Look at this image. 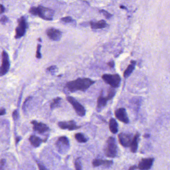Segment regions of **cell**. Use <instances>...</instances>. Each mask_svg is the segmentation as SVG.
<instances>
[{
	"label": "cell",
	"mask_w": 170,
	"mask_h": 170,
	"mask_svg": "<svg viewBox=\"0 0 170 170\" xmlns=\"http://www.w3.org/2000/svg\"><path fill=\"white\" fill-rule=\"evenodd\" d=\"M134 136L130 133H120L118 135L119 141L123 147H130Z\"/></svg>",
	"instance_id": "9"
},
{
	"label": "cell",
	"mask_w": 170,
	"mask_h": 170,
	"mask_svg": "<svg viewBox=\"0 0 170 170\" xmlns=\"http://www.w3.org/2000/svg\"><path fill=\"white\" fill-rule=\"evenodd\" d=\"M114 89V88H110L108 90L107 96L106 97V98H107L108 100L111 99L114 97V96H115V94H116V91Z\"/></svg>",
	"instance_id": "24"
},
{
	"label": "cell",
	"mask_w": 170,
	"mask_h": 170,
	"mask_svg": "<svg viewBox=\"0 0 170 170\" xmlns=\"http://www.w3.org/2000/svg\"><path fill=\"white\" fill-rule=\"evenodd\" d=\"M107 65H108L110 68H113L114 67L115 64H114V61L111 60L110 61H109V62L108 63Z\"/></svg>",
	"instance_id": "33"
},
{
	"label": "cell",
	"mask_w": 170,
	"mask_h": 170,
	"mask_svg": "<svg viewBox=\"0 0 170 170\" xmlns=\"http://www.w3.org/2000/svg\"><path fill=\"white\" fill-rule=\"evenodd\" d=\"M95 83V81L89 78H78L67 82L66 87L70 92L78 91L85 92Z\"/></svg>",
	"instance_id": "1"
},
{
	"label": "cell",
	"mask_w": 170,
	"mask_h": 170,
	"mask_svg": "<svg viewBox=\"0 0 170 170\" xmlns=\"http://www.w3.org/2000/svg\"><path fill=\"white\" fill-rule=\"evenodd\" d=\"M136 168V166H132L128 170H135Z\"/></svg>",
	"instance_id": "36"
},
{
	"label": "cell",
	"mask_w": 170,
	"mask_h": 170,
	"mask_svg": "<svg viewBox=\"0 0 170 170\" xmlns=\"http://www.w3.org/2000/svg\"><path fill=\"white\" fill-rule=\"evenodd\" d=\"M6 109L4 108H1V111H0V115H5L6 114Z\"/></svg>",
	"instance_id": "34"
},
{
	"label": "cell",
	"mask_w": 170,
	"mask_h": 170,
	"mask_svg": "<svg viewBox=\"0 0 170 170\" xmlns=\"http://www.w3.org/2000/svg\"><path fill=\"white\" fill-rule=\"evenodd\" d=\"M136 63V62L135 61H131L130 64L128 65L126 69L125 70V71L124 72L123 76L124 78H127L128 77L130 76L131 73L134 70L135 67Z\"/></svg>",
	"instance_id": "19"
},
{
	"label": "cell",
	"mask_w": 170,
	"mask_h": 170,
	"mask_svg": "<svg viewBox=\"0 0 170 170\" xmlns=\"http://www.w3.org/2000/svg\"><path fill=\"white\" fill-rule=\"evenodd\" d=\"M10 67V62L9 59V55L7 52L3 51L2 53V64L0 68L1 76L6 75L9 71Z\"/></svg>",
	"instance_id": "8"
},
{
	"label": "cell",
	"mask_w": 170,
	"mask_h": 170,
	"mask_svg": "<svg viewBox=\"0 0 170 170\" xmlns=\"http://www.w3.org/2000/svg\"><path fill=\"white\" fill-rule=\"evenodd\" d=\"M113 164V161L110 160H102V159H94L92 162V165L95 167L100 166L105 167H110Z\"/></svg>",
	"instance_id": "15"
},
{
	"label": "cell",
	"mask_w": 170,
	"mask_h": 170,
	"mask_svg": "<svg viewBox=\"0 0 170 170\" xmlns=\"http://www.w3.org/2000/svg\"><path fill=\"white\" fill-rule=\"evenodd\" d=\"M5 11V8L3 6V5H1V14H3Z\"/></svg>",
	"instance_id": "35"
},
{
	"label": "cell",
	"mask_w": 170,
	"mask_h": 170,
	"mask_svg": "<svg viewBox=\"0 0 170 170\" xmlns=\"http://www.w3.org/2000/svg\"><path fill=\"white\" fill-rule=\"evenodd\" d=\"M47 35L51 41H57L61 39L62 32L61 31L54 28H51L47 30Z\"/></svg>",
	"instance_id": "11"
},
{
	"label": "cell",
	"mask_w": 170,
	"mask_h": 170,
	"mask_svg": "<svg viewBox=\"0 0 170 170\" xmlns=\"http://www.w3.org/2000/svg\"><path fill=\"white\" fill-rule=\"evenodd\" d=\"M29 141L31 144L35 147H39L42 142L44 141V140L36 135H31L29 137Z\"/></svg>",
	"instance_id": "20"
},
{
	"label": "cell",
	"mask_w": 170,
	"mask_h": 170,
	"mask_svg": "<svg viewBox=\"0 0 170 170\" xmlns=\"http://www.w3.org/2000/svg\"><path fill=\"white\" fill-rule=\"evenodd\" d=\"M57 70V67L55 66V65L51 66L49 67L48 68H47V70L48 72H51V73H54V72H56Z\"/></svg>",
	"instance_id": "29"
},
{
	"label": "cell",
	"mask_w": 170,
	"mask_h": 170,
	"mask_svg": "<svg viewBox=\"0 0 170 170\" xmlns=\"http://www.w3.org/2000/svg\"><path fill=\"white\" fill-rule=\"evenodd\" d=\"M74 166H75V168H76V170H82V163H81V161H80V159L77 158L75 161Z\"/></svg>",
	"instance_id": "25"
},
{
	"label": "cell",
	"mask_w": 170,
	"mask_h": 170,
	"mask_svg": "<svg viewBox=\"0 0 170 170\" xmlns=\"http://www.w3.org/2000/svg\"><path fill=\"white\" fill-rule=\"evenodd\" d=\"M38 166L39 170H48L44 165L41 164V163H38Z\"/></svg>",
	"instance_id": "32"
},
{
	"label": "cell",
	"mask_w": 170,
	"mask_h": 170,
	"mask_svg": "<svg viewBox=\"0 0 170 170\" xmlns=\"http://www.w3.org/2000/svg\"><path fill=\"white\" fill-rule=\"evenodd\" d=\"M66 99L71 104L76 113L80 117H84L85 115L86 110L85 107L73 97H67Z\"/></svg>",
	"instance_id": "7"
},
{
	"label": "cell",
	"mask_w": 170,
	"mask_h": 170,
	"mask_svg": "<svg viewBox=\"0 0 170 170\" xmlns=\"http://www.w3.org/2000/svg\"><path fill=\"white\" fill-rule=\"evenodd\" d=\"M108 100L107 98L103 97V96L101 95L98 97L97 99V107L96 110L98 112L101 111L103 108L106 106Z\"/></svg>",
	"instance_id": "16"
},
{
	"label": "cell",
	"mask_w": 170,
	"mask_h": 170,
	"mask_svg": "<svg viewBox=\"0 0 170 170\" xmlns=\"http://www.w3.org/2000/svg\"><path fill=\"white\" fill-rule=\"evenodd\" d=\"M58 126L62 129H67L70 131L77 130L81 126H77L74 120L68 121H60L58 123Z\"/></svg>",
	"instance_id": "10"
},
{
	"label": "cell",
	"mask_w": 170,
	"mask_h": 170,
	"mask_svg": "<svg viewBox=\"0 0 170 170\" xmlns=\"http://www.w3.org/2000/svg\"><path fill=\"white\" fill-rule=\"evenodd\" d=\"M55 145L60 153L65 154L70 149V142L67 137L63 136L58 138L55 143Z\"/></svg>",
	"instance_id": "6"
},
{
	"label": "cell",
	"mask_w": 170,
	"mask_h": 170,
	"mask_svg": "<svg viewBox=\"0 0 170 170\" xmlns=\"http://www.w3.org/2000/svg\"><path fill=\"white\" fill-rule=\"evenodd\" d=\"M139 137L140 134L139 133H137L134 136V138H133L132 142L130 145L131 151L133 153H135L137 151Z\"/></svg>",
	"instance_id": "18"
},
{
	"label": "cell",
	"mask_w": 170,
	"mask_h": 170,
	"mask_svg": "<svg viewBox=\"0 0 170 170\" xmlns=\"http://www.w3.org/2000/svg\"><path fill=\"white\" fill-rule=\"evenodd\" d=\"M102 78L105 82L114 89L118 88L120 84V76L117 74H104L102 76Z\"/></svg>",
	"instance_id": "5"
},
{
	"label": "cell",
	"mask_w": 170,
	"mask_h": 170,
	"mask_svg": "<svg viewBox=\"0 0 170 170\" xmlns=\"http://www.w3.org/2000/svg\"><path fill=\"white\" fill-rule=\"evenodd\" d=\"M8 21V17L5 16H3L2 17L1 19V23H5Z\"/></svg>",
	"instance_id": "31"
},
{
	"label": "cell",
	"mask_w": 170,
	"mask_h": 170,
	"mask_svg": "<svg viewBox=\"0 0 170 170\" xmlns=\"http://www.w3.org/2000/svg\"><path fill=\"white\" fill-rule=\"evenodd\" d=\"M39 41H42V40H41V38H39Z\"/></svg>",
	"instance_id": "38"
},
{
	"label": "cell",
	"mask_w": 170,
	"mask_h": 170,
	"mask_svg": "<svg viewBox=\"0 0 170 170\" xmlns=\"http://www.w3.org/2000/svg\"><path fill=\"white\" fill-rule=\"evenodd\" d=\"M90 25L91 29H104L106 28L108 26L104 20H99L98 22H91Z\"/></svg>",
	"instance_id": "17"
},
{
	"label": "cell",
	"mask_w": 170,
	"mask_h": 170,
	"mask_svg": "<svg viewBox=\"0 0 170 170\" xmlns=\"http://www.w3.org/2000/svg\"><path fill=\"white\" fill-rule=\"evenodd\" d=\"M75 138L79 143H85L88 141L87 138L82 133H77L75 134Z\"/></svg>",
	"instance_id": "22"
},
{
	"label": "cell",
	"mask_w": 170,
	"mask_h": 170,
	"mask_svg": "<svg viewBox=\"0 0 170 170\" xmlns=\"http://www.w3.org/2000/svg\"><path fill=\"white\" fill-rule=\"evenodd\" d=\"M33 125V129L39 134H43L50 130V128L44 123H39L36 120L31 121Z\"/></svg>",
	"instance_id": "14"
},
{
	"label": "cell",
	"mask_w": 170,
	"mask_h": 170,
	"mask_svg": "<svg viewBox=\"0 0 170 170\" xmlns=\"http://www.w3.org/2000/svg\"><path fill=\"white\" fill-rule=\"evenodd\" d=\"M12 116H13V118L15 120H16L19 119V114L17 110H15V111H13V113L12 114Z\"/></svg>",
	"instance_id": "30"
},
{
	"label": "cell",
	"mask_w": 170,
	"mask_h": 170,
	"mask_svg": "<svg viewBox=\"0 0 170 170\" xmlns=\"http://www.w3.org/2000/svg\"><path fill=\"white\" fill-rule=\"evenodd\" d=\"M115 115L117 119L122 123L127 124L129 122L126 111L124 108H121L117 109L115 111Z\"/></svg>",
	"instance_id": "13"
},
{
	"label": "cell",
	"mask_w": 170,
	"mask_h": 170,
	"mask_svg": "<svg viewBox=\"0 0 170 170\" xmlns=\"http://www.w3.org/2000/svg\"><path fill=\"white\" fill-rule=\"evenodd\" d=\"M154 159L153 158L142 159L139 162L138 168L140 170H149L153 166Z\"/></svg>",
	"instance_id": "12"
},
{
	"label": "cell",
	"mask_w": 170,
	"mask_h": 170,
	"mask_svg": "<svg viewBox=\"0 0 170 170\" xmlns=\"http://www.w3.org/2000/svg\"><path fill=\"white\" fill-rule=\"evenodd\" d=\"M105 155L107 157L113 158L117 154V146L115 139L113 137H109L107 141L106 147L105 149Z\"/></svg>",
	"instance_id": "3"
},
{
	"label": "cell",
	"mask_w": 170,
	"mask_h": 170,
	"mask_svg": "<svg viewBox=\"0 0 170 170\" xmlns=\"http://www.w3.org/2000/svg\"><path fill=\"white\" fill-rule=\"evenodd\" d=\"M61 20L62 22L66 23H73L74 21L73 18L70 17H63V18H61Z\"/></svg>",
	"instance_id": "27"
},
{
	"label": "cell",
	"mask_w": 170,
	"mask_h": 170,
	"mask_svg": "<svg viewBox=\"0 0 170 170\" xmlns=\"http://www.w3.org/2000/svg\"><path fill=\"white\" fill-rule=\"evenodd\" d=\"M60 101H61V98L60 97H57L56 98L53 99L52 102L50 105V107L51 109L57 108L60 107Z\"/></svg>",
	"instance_id": "23"
},
{
	"label": "cell",
	"mask_w": 170,
	"mask_h": 170,
	"mask_svg": "<svg viewBox=\"0 0 170 170\" xmlns=\"http://www.w3.org/2000/svg\"><path fill=\"white\" fill-rule=\"evenodd\" d=\"M29 13L34 16H39L41 19L46 20H52L54 14V11L52 9L42 6L31 8Z\"/></svg>",
	"instance_id": "2"
},
{
	"label": "cell",
	"mask_w": 170,
	"mask_h": 170,
	"mask_svg": "<svg viewBox=\"0 0 170 170\" xmlns=\"http://www.w3.org/2000/svg\"><path fill=\"white\" fill-rule=\"evenodd\" d=\"M41 45L38 44V46H37V48H36V56L38 59H41L42 58V55H41Z\"/></svg>",
	"instance_id": "28"
},
{
	"label": "cell",
	"mask_w": 170,
	"mask_h": 170,
	"mask_svg": "<svg viewBox=\"0 0 170 170\" xmlns=\"http://www.w3.org/2000/svg\"><path fill=\"white\" fill-rule=\"evenodd\" d=\"M109 129L110 130L111 132L113 134H116L118 132V123L114 118H111L110 120V121H109Z\"/></svg>",
	"instance_id": "21"
},
{
	"label": "cell",
	"mask_w": 170,
	"mask_h": 170,
	"mask_svg": "<svg viewBox=\"0 0 170 170\" xmlns=\"http://www.w3.org/2000/svg\"><path fill=\"white\" fill-rule=\"evenodd\" d=\"M99 12H100V13L102 14L103 16H104L106 19H110L111 17H112V14H111L108 13V12H107L106 11L104 10H101L99 11Z\"/></svg>",
	"instance_id": "26"
},
{
	"label": "cell",
	"mask_w": 170,
	"mask_h": 170,
	"mask_svg": "<svg viewBox=\"0 0 170 170\" xmlns=\"http://www.w3.org/2000/svg\"><path fill=\"white\" fill-rule=\"evenodd\" d=\"M18 25L16 29L15 38L19 39L24 36L28 29V23L26 19L24 16H22L17 20Z\"/></svg>",
	"instance_id": "4"
},
{
	"label": "cell",
	"mask_w": 170,
	"mask_h": 170,
	"mask_svg": "<svg viewBox=\"0 0 170 170\" xmlns=\"http://www.w3.org/2000/svg\"><path fill=\"white\" fill-rule=\"evenodd\" d=\"M120 8H121V9H126V7L123 6H120Z\"/></svg>",
	"instance_id": "37"
}]
</instances>
